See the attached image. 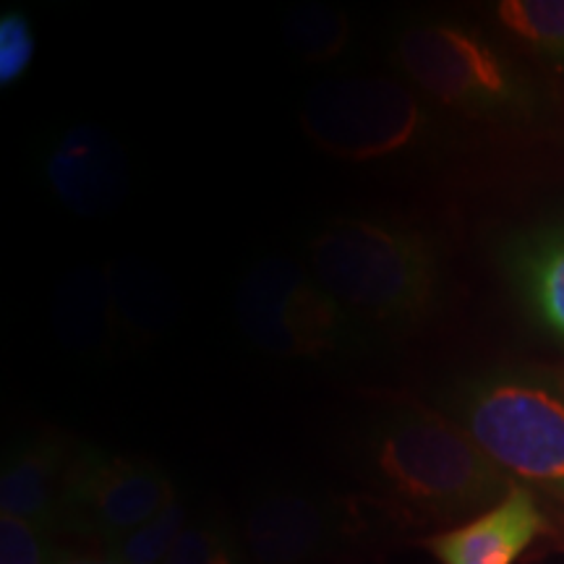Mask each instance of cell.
<instances>
[{"mask_svg":"<svg viewBox=\"0 0 564 564\" xmlns=\"http://www.w3.org/2000/svg\"><path fill=\"white\" fill-rule=\"evenodd\" d=\"M392 61L436 110L512 126L533 123L544 112V91L533 76L489 34L457 21L405 26Z\"/></svg>","mask_w":564,"mask_h":564,"instance_id":"277c9868","label":"cell"},{"mask_svg":"<svg viewBox=\"0 0 564 564\" xmlns=\"http://www.w3.org/2000/svg\"><path fill=\"white\" fill-rule=\"evenodd\" d=\"M444 413L512 481L564 505V382L544 371L497 369L455 384Z\"/></svg>","mask_w":564,"mask_h":564,"instance_id":"3957f363","label":"cell"},{"mask_svg":"<svg viewBox=\"0 0 564 564\" xmlns=\"http://www.w3.org/2000/svg\"><path fill=\"white\" fill-rule=\"evenodd\" d=\"M243 541L220 520H192L165 564H249Z\"/></svg>","mask_w":564,"mask_h":564,"instance_id":"ac0fdd59","label":"cell"},{"mask_svg":"<svg viewBox=\"0 0 564 564\" xmlns=\"http://www.w3.org/2000/svg\"><path fill=\"white\" fill-rule=\"evenodd\" d=\"M74 457V444L53 432L32 436L24 447L13 449L0 476V514L58 533Z\"/></svg>","mask_w":564,"mask_h":564,"instance_id":"8fae6325","label":"cell"},{"mask_svg":"<svg viewBox=\"0 0 564 564\" xmlns=\"http://www.w3.org/2000/svg\"><path fill=\"white\" fill-rule=\"evenodd\" d=\"M366 494L408 531L502 502L514 484L444 411L400 398L382 405L356 447Z\"/></svg>","mask_w":564,"mask_h":564,"instance_id":"6da1fadb","label":"cell"},{"mask_svg":"<svg viewBox=\"0 0 564 564\" xmlns=\"http://www.w3.org/2000/svg\"><path fill=\"white\" fill-rule=\"evenodd\" d=\"M34 51L37 42L26 13L19 9L0 13V87L11 89L24 79L34 61Z\"/></svg>","mask_w":564,"mask_h":564,"instance_id":"d6986e66","label":"cell"},{"mask_svg":"<svg viewBox=\"0 0 564 564\" xmlns=\"http://www.w3.org/2000/svg\"><path fill=\"white\" fill-rule=\"evenodd\" d=\"M118 345H144L171 327L175 301L158 274L137 262L108 267Z\"/></svg>","mask_w":564,"mask_h":564,"instance_id":"5bb4252c","label":"cell"},{"mask_svg":"<svg viewBox=\"0 0 564 564\" xmlns=\"http://www.w3.org/2000/svg\"><path fill=\"white\" fill-rule=\"evenodd\" d=\"M411 533L369 494L267 491L243 518V549L253 564H322L366 556Z\"/></svg>","mask_w":564,"mask_h":564,"instance_id":"52a82bcc","label":"cell"},{"mask_svg":"<svg viewBox=\"0 0 564 564\" xmlns=\"http://www.w3.org/2000/svg\"><path fill=\"white\" fill-rule=\"evenodd\" d=\"M53 324L58 340L79 356L118 348L108 267H76L55 291Z\"/></svg>","mask_w":564,"mask_h":564,"instance_id":"4fadbf2b","label":"cell"},{"mask_svg":"<svg viewBox=\"0 0 564 564\" xmlns=\"http://www.w3.org/2000/svg\"><path fill=\"white\" fill-rule=\"evenodd\" d=\"M312 274L364 329L411 335L440 303L434 243L411 225L337 217L308 241Z\"/></svg>","mask_w":564,"mask_h":564,"instance_id":"7a4b0ae2","label":"cell"},{"mask_svg":"<svg viewBox=\"0 0 564 564\" xmlns=\"http://www.w3.org/2000/svg\"><path fill=\"white\" fill-rule=\"evenodd\" d=\"M53 533L30 520L0 514V564H51Z\"/></svg>","mask_w":564,"mask_h":564,"instance_id":"ffe728a7","label":"cell"},{"mask_svg":"<svg viewBox=\"0 0 564 564\" xmlns=\"http://www.w3.org/2000/svg\"><path fill=\"white\" fill-rule=\"evenodd\" d=\"M546 531L549 520L539 499L528 486L514 484L502 502L468 523L429 535L423 546L440 564H514Z\"/></svg>","mask_w":564,"mask_h":564,"instance_id":"30bf717a","label":"cell"},{"mask_svg":"<svg viewBox=\"0 0 564 564\" xmlns=\"http://www.w3.org/2000/svg\"><path fill=\"white\" fill-rule=\"evenodd\" d=\"M175 494L171 476L154 463L82 447L70 465L61 531L95 539L105 549L150 523Z\"/></svg>","mask_w":564,"mask_h":564,"instance_id":"ba28073f","label":"cell"},{"mask_svg":"<svg viewBox=\"0 0 564 564\" xmlns=\"http://www.w3.org/2000/svg\"><path fill=\"white\" fill-rule=\"evenodd\" d=\"M505 267L535 324L564 343V225L514 236Z\"/></svg>","mask_w":564,"mask_h":564,"instance_id":"7c38bea8","label":"cell"},{"mask_svg":"<svg viewBox=\"0 0 564 564\" xmlns=\"http://www.w3.org/2000/svg\"><path fill=\"white\" fill-rule=\"evenodd\" d=\"M188 523H192L188 507L181 494H175L173 502L165 510L154 514L150 523L139 525L137 531L105 546V554L116 556L123 564H165L167 554L173 552L175 541L181 539Z\"/></svg>","mask_w":564,"mask_h":564,"instance_id":"e0dca14e","label":"cell"},{"mask_svg":"<svg viewBox=\"0 0 564 564\" xmlns=\"http://www.w3.org/2000/svg\"><path fill=\"white\" fill-rule=\"evenodd\" d=\"M51 564H123V562H118L116 556H110V554H100V556H95V554L55 552V556H53V562H51Z\"/></svg>","mask_w":564,"mask_h":564,"instance_id":"44dd1931","label":"cell"},{"mask_svg":"<svg viewBox=\"0 0 564 564\" xmlns=\"http://www.w3.org/2000/svg\"><path fill=\"white\" fill-rule=\"evenodd\" d=\"M491 13L525 51L564 68V0H502Z\"/></svg>","mask_w":564,"mask_h":564,"instance_id":"9a60e30c","label":"cell"},{"mask_svg":"<svg viewBox=\"0 0 564 564\" xmlns=\"http://www.w3.org/2000/svg\"><path fill=\"white\" fill-rule=\"evenodd\" d=\"M47 181L70 215L102 220L116 215L129 196V162L108 131L79 123L47 154Z\"/></svg>","mask_w":564,"mask_h":564,"instance_id":"9c48e42d","label":"cell"},{"mask_svg":"<svg viewBox=\"0 0 564 564\" xmlns=\"http://www.w3.org/2000/svg\"><path fill=\"white\" fill-rule=\"evenodd\" d=\"M236 314L246 340L278 358L352 361L377 345L312 272L288 259L251 267L238 285Z\"/></svg>","mask_w":564,"mask_h":564,"instance_id":"8992f818","label":"cell"},{"mask_svg":"<svg viewBox=\"0 0 564 564\" xmlns=\"http://www.w3.org/2000/svg\"><path fill=\"white\" fill-rule=\"evenodd\" d=\"M352 21L345 11L322 3L299 6L282 24L288 51L303 63H333L348 53Z\"/></svg>","mask_w":564,"mask_h":564,"instance_id":"2e32d148","label":"cell"},{"mask_svg":"<svg viewBox=\"0 0 564 564\" xmlns=\"http://www.w3.org/2000/svg\"><path fill=\"white\" fill-rule=\"evenodd\" d=\"M301 129L329 158L408 162L442 147V121L419 89L390 76H333L301 105Z\"/></svg>","mask_w":564,"mask_h":564,"instance_id":"5b68a950","label":"cell"}]
</instances>
